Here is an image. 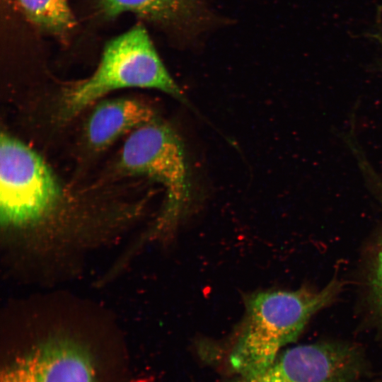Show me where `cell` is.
I'll list each match as a JSON object with an SVG mask.
<instances>
[{
  "mask_svg": "<svg viewBox=\"0 0 382 382\" xmlns=\"http://www.w3.org/2000/svg\"><path fill=\"white\" fill-rule=\"evenodd\" d=\"M91 353L75 341L50 339L2 368L0 382H96Z\"/></svg>",
  "mask_w": 382,
  "mask_h": 382,
  "instance_id": "5",
  "label": "cell"
},
{
  "mask_svg": "<svg viewBox=\"0 0 382 382\" xmlns=\"http://www.w3.org/2000/svg\"><path fill=\"white\" fill-rule=\"evenodd\" d=\"M59 195L55 180L40 156L30 147L1 134L0 211L6 226H25L40 220Z\"/></svg>",
  "mask_w": 382,
  "mask_h": 382,
  "instance_id": "4",
  "label": "cell"
},
{
  "mask_svg": "<svg viewBox=\"0 0 382 382\" xmlns=\"http://www.w3.org/2000/svg\"><path fill=\"white\" fill-rule=\"evenodd\" d=\"M108 17L130 12L165 25L183 28L193 24L201 8L200 0H100Z\"/></svg>",
  "mask_w": 382,
  "mask_h": 382,
  "instance_id": "8",
  "label": "cell"
},
{
  "mask_svg": "<svg viewBox=\"0 0 382 382\" xmlns=\"http://www.w3.org/2000/svg\"><path fill=\"white\" fill-rule=\"evenodd\" d=\"M236 382H331L329 374L307 345L280 352L261 372Z\"/></svg>",
  "mask_w": 382,
  "mask_h": 382,
  "instance_id": "7",
  "label": "cell"
},
{
  "mask_svg": "<svg viewBox=\"0 0 382 382\" xmlns=\"http://www.w3.org/2000/svg\"><path fill=\"white\" fill-rule=\"evenodd\" d=\"M13 1L30 22L45 31L62 34L75 25L67 0Z\"/></svg>",
  "mask_w": 382,
  "mask_h": 382,
  "instance_id": "9",
  "label": "cell"
},
{
  "mask_svg": "<svg viewBox=\"0 0 382 382\" xmlns=\"http://www.w3.org/2000/svg\"><path fill=\"white\" fill-rule=\"evenodd\" d=\"M340 290L330 282L320 290L267 291L246 301L244 322L229 356L240 377L257 374L274 362L282 348L294 342L311 317L328 305Z\"/></svg>",
  "mask_w": 382,
  "mask_h": 382,
  "instance_id": "1",
  "label": "cell"
},
{
  "mask_svg": "<svg viewBox=\"0 0 382 382\" xmlns=\"http://www.w3.org/2000/svg\"><path fill=\"white\" fill-rule=\"evenodd\" d=\"M369 288L372 305L378 316L382 330V243L372 267Z\"/></svg>",
  "mask_w": 382,
  "mask_h": 382,
  "instance_id": "10",
  "label": "cell"
},
{
  "mask_svg": "<svg viewBox=\"0 0 382 382\" xmlns=\"http://www.w3.org/2000/svg\"><path fill=\"white\" fill-rule=\"evenodd\" d=\"M126 170L161 183L167 199L159 229L170 230L184 214L190 199V181L184 147L176 132L158 119L131 132L121 153Z\"/></svg>",
  "mask_w": 382,
  "mask_h": 382,
  "instance_id": "3",
  "label": "cell"
},
{
  "mask_svg": "<svg viewBox=\"0 0 382 382\" xmlns=\"http://www.w3.org/2000/svg\"><path fill=\"white\" fill-rule=\"evenodd\" d=\"M154 110L132 98H118L100 103L93 110L87 124L88 142L102 149L128 132L155 120Z\"/></svg>",
  "mask_w": 382,
  "mask_h": 382,
  "instance_id": "6",
  "label": "cell"
},
{
  "mask_svg": "<svg viewBox=\"0 0 382 382\" xmlns=\"http://www.w3.org/2000/svg\"><path fill=\"white\" fill-rule=\"evenodd\" d=\"M124 88L161 91L186 103L141 25L109 41L96 71L69 89L64 114L72 117L110 91Z\"/></svg>",
  "mask_w": 382,
  "mask_h": 382,
  "instance_id": "2",
  "label": "cell"
}]
</instances>
